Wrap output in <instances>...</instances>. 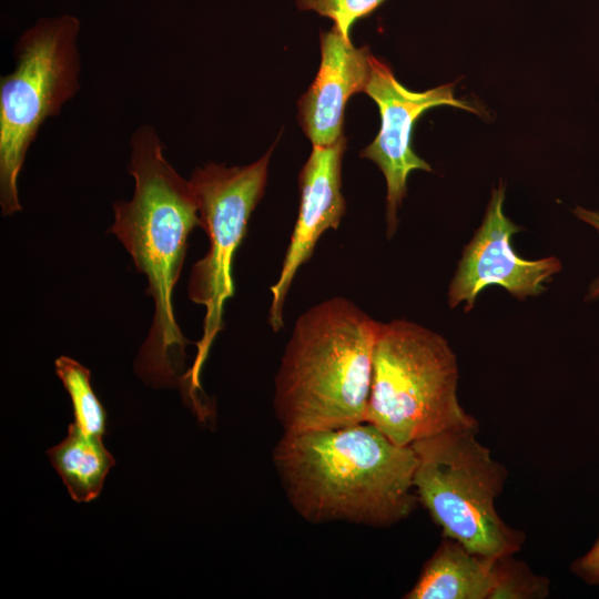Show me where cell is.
Masks as SVG:
<instances>
[{"mask_svg": "<svg viewBox=\"0 0 599 599\" xmlns=\"http://www.w3.org/2000/svg\"><path fill=\"white\" fill-rule=\"evenodd\" d=\"M477 430L451 429L412 444L414 488L443 537L488 557L515 555L525 534L509 527L495 506L507 470L477 440Z\"/></svg>", "mask_w": 599, "mask_h": 599, "instance_id": "5b68a950", "label": "cell"}, {"mask_svg": "<svg viewBox=\"0 0 599 599\" xmlns=\"http://www.w3.org/2000/svg\"><path fill=\"white\" fill-rule=\"evenodd\" d=\"M128 172L134 179L130 201L113 204L114 234L148 280L146 294L154 302L153 321L135 359L136 374L148 384H181L185 347L190 343L174 314L173 292L187 248V238L200 225L196 197L163 154L156 130L144 124L130 139Z\"/></svg>", "mask_w": 599, "mask_h": 599, "instance_id": "6da1fadb", "label": "cell"}, {"mask_svg": "<svg viewBox=\"0 0 599 599\" xmlns=\"http://www.w3.org/2000/svg\"><path fill=\"white\" fill-rule=\"evenodd\" d=\"M47 454L77 502L95 499L106 474L115 464L102 437L87 435L74 422L69 425L65 438Z\"/></svg>", "mask_w": 599, "mask_h": 599, "instance_id": "4fadbf2b", "label": "cell"}, {"mask_svg": "<svg viewBox=\"0 0 599 599\" xmlns=\"http://www.w3.org/2000/svg\"><path fill=\"white\" fill-rule=\"evenodd\" d=\"M457 383V359L441 335L406 319L377 322L366 423L399 446L476 427Z\"/></svg>", "mask_w": 599, "mask_h": 599, "instance_id": "277c9868", "label": "cell"}, {"mask_svg": "<svg viewBox=\"0 0 599 599\" xmlns=\"http://www.w3.org/2000/svg\"><path fill=\"white\" fill-rule=\"evenodd\" d=\"M370 59L367 47L355 48L336 26L321 33L319 69L298 102V121L313 145H331L344 136L346 102L365 92Z\"/></svg>", "mask_w": 599, "mask_h": 599, "instance_id": "8fae6325", "label": "cell"}, {"mask_svg": "<svg viewBox=\"0 0 599 599\" xmlns=\"http://www.w3.org/2000/svg\"><path fill=\"white\" fill-rule=\"evenodd\" d=\"M571 571L588 585H599V537L582 557L576 559Z\"/></svg>", "mask_w": 599, "mask_h": 599, "instance_id": "e0dca14e", "label": "cell"}, {"mask_svg": "<svg viewBox=\"0 0 599 599\" xmlns=\"http://www.w3.org/2000/svg\"><path fill=\"white\" fill-rule=\"evenodd\" d=\"M385 0H297L301 10H312L329 18L347 39L351 29L362 18L374 12Z\"/></svg>", "mask_w": 599, "mask_h": 599, "instance_id": "2e32d148", "label": "cell"}, {"mask_svg": "<svg viewBox=\"0 0 599 599\" xmlns=\"http://www.w3.org/2000/svg\"><path fill=\"white\" fill-rule=\"evenodd\" d=\"M272 458L292 507L309 522L386 527L419 504L412 446L393 443L366 422L284 432Z\"/></svg>", "mask_w": 599, "mask_h": 599, "instance_id": "7a4b0ae2", "label": "cell"}, {"mask_svg": "<svg viewBox=\"0 0 599 599\" xmlns=\"http://www.w3.org/2000/svg\"><path fill=\"white\" fill-rule=\"evenodd\" d=\"M377 322L345 297L295 322L275 376L273 407L284 432L365 423Z\"/></svg>", "mask_w": 599, "mask_h": 599, "instance_id": "3957f363", "label": "cell"}, {"mask_svg": "<svg viewBox=\"0 0 599 599\" xmlns=\"http://www.w3.org/2000/svg\"><path fill=\"white\" fill-rule=\"evenodd\" d=\"M271 148L257 161L245 166L207 163L196 167L191 177L200 217V226L209 238V250L192 267L187 294L192 302L205 307L203 333L190 370L181 387L194 412L207 408L201 387V372L212 343L223 328L225 302L234 295L233 258L246 235L252 212L263 197Z\"/></svg>", "mask_w": 599, "mask_h": 599, "instance_id": "52a82bcc", "label": "cell"}, {"mask_svg": "<svg viewBox=\"0 0 599 599\" xmlns=\"http://www.w3.org/2000/svg\"><path fill=\"white\" fill-rule=\"evenodd\" d=\"M575 214L582 220L583 222L590 224L592 227H595L599 233V212L586 210L582 207H577L575 210ZM590 295L592 298L599 297V281L593 284V286L590 290Z\"/></svg>", "mask_w": 599, "mask_h": 599, "instance_id": "ac0fdd59", "label": "cell"}, {"mask_svg": "<svg viewBox=\"0 0 599 599\" xmlns=\"http://www.w3.org/2000/svg\"><path fill=\"white\" fill-rule=\"evenodd\" d=\"M55 373L70 395L74 423L91 436L105 434L106 413L90 383V370L79 362L60 356L55 359Z\"/></svg>", "mask_w": 599, "mask_h": 599, "instance_id": "5bb4252c", "label": "cell"}, {"mask_svg": "<svg viewBox=\"0 0 599 599\" xmlns=\"http://www.w3.org/2000/svg\"><path fill=\"white\" fill-rule=\"evenodd\" d=\"M550 582L536 575L514 555L496 558V583L490 599H542L549 595Z\"/></svg>", "mask_w": 599, "mask_h": 599, "instance_id": "9a60e30c", "label": "cell"}, {"mask_svg": "<svg viewBox=\"0 0 599 599\" xmlns=\"http://www.w3.org/2000/svg\"><path fill=\"white\" fill-rule=\"evenodd\" d=\"M345 138L331 145H313L298 174L301 203L277 281L271 286L268 324L274 332L284 326L283 307L293 280L313 255L324 232L336 230L345 214L342 194V160Z\"/></svg>", "mask_w": 599, "mask_h": 599, "instance_id": "30bf717a", "label": "cell"}, {"mask_svg": "<svg viewBox=\"0 0 599 599\" xmlns=\"http://www.w3.org/2000/svg\"><path fill=\"white\" fill-rule=\"evenodd\" d=\"M79 20L42 18L13 47L14 69L0 78V205L22 210L18 176L42 123L80 89Z\"/></svg>", "mask_w": 599, "mask_h": 599, "instance_id": "8992f818", "label": "cell"}, {"mask_svg": "<svg viewBox=\"0 0 599 599\" xmlns=\"http://www.w3.org/2000/svg\"><path fill=\"white\" fill-rule=\"evenodd\" d=\"M496 583V558L474 552L443 537L406 599H490Z\"/></svg>", "mask_w": 599, "mask_h": 599, "instance_id": "7c38bea8", "label": "cell"}, {"mask_svg": "<svg viewBox=\"0 0 599 599\" xmlns=\"http://www.w3.org/2000/svg\"><path fill=\"white\" fill-rule=\"evenodd\" d=\"M365 93L379 109L380 129L375 140L361 152V156L376 163L385 176L386 233L390 238L398 225L397 211L406 196L409 173L414 170L432 171L430 165L412 149V131L416 121L427 110L439 105L470 112H477V109L455 98L450 84L424 92L408 90L395 78L390 67L374 55Z\"/></svg>", "mask_w": 599, "mask_h": 599, "instance_id": "ba28073f", "label": "cell"}, {"mask_svg": "<svg viewBox=\"0 0 599 599\" xmlns=\"http://www.w3.org/2000/svg\"><path fill=\"white\" fill-rule=\"evenodd\" d=\"M504 200L501 183L493 190L484 221L465 246L449 284L451 308L465 302V311H470L477 296L491 285L504 287L518 300L539 295L546 290L545 282L561 270L555 256L526 260L515 252L511 237L521 227L505 215Z\"/></svg>", "mask_w": 599, "mask_h": 599, "instance_id": "9c48e42d", "label": "cell"}]
</instances>
